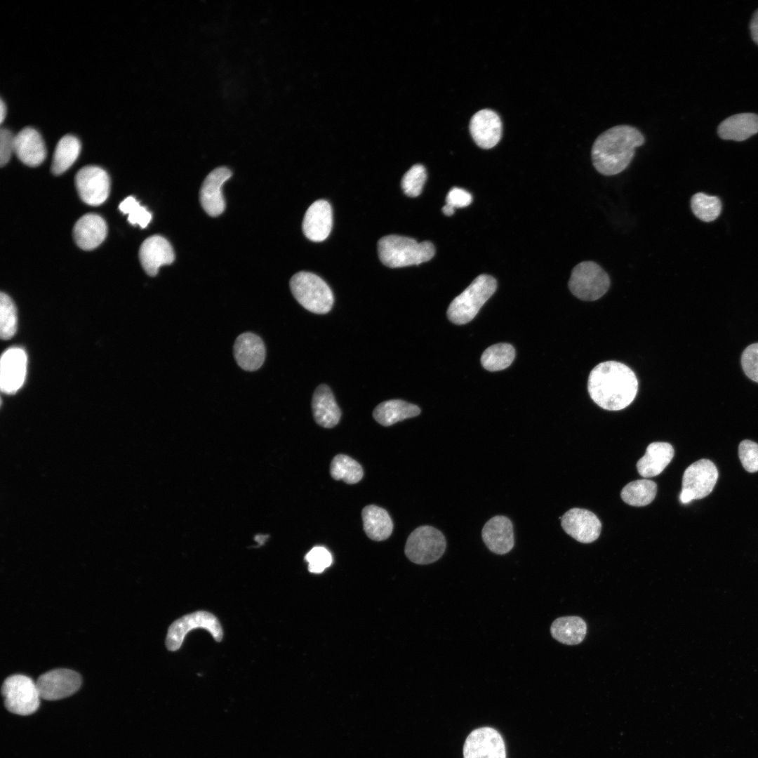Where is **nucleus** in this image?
<instances>
[{
	"label": "nucleus",
	"mask_w": 758,
	"mask_h": 758,
	"mask_svg": "<svg viewBox=\"0 0 758 758\" xmlns=\"http://www.w3.org/2000/svg\"><path fill=\"white\" fill-rule=\"evenodd\" d=\"M587 389L591 399L599 406L608 411H619L634 399L638 380L627 366L609 361L599 364L591 371Z\"/></svg>",
	"instance_id": "1"
},
{
	"label": "nucleus",
	"mask_w": 758,
	"mask_h": 758,
	"mask_svg": "<svg viewBox=\"0 0 758 758\" xmlns=\"http://www.w3.org/2000/svg\"><path fill=\"white\" fill-rule=\"evenodd\" d=\"M644 142L643 134L632 126L621 124L611 127L601 133L592 145L593 166L604 175L618 174L630 165L635 148Z\"/></svg>",
	"instance_id": "2"
},
{
	"label": "nucleus",
	"mask_w": 758,
	"mask_h": 758,
	"mask_svg": "<svg viewBox=\"0 0 758 758\" xmlns=\"http://www.w3.org/2000/svg\"><path fill=\"white\" fill-rule=\"evenodd\" d=\"M378 253L383 265L396 268L429 261L433 258L435 248L428 241L418 242L411 237L390 234L379 239Z\"/></svg>",
	"instance_id": "3"
},
{
	"label": "nucleus",
	"mask_w": 758,
	"mask_h": 758,
	"mask_svg": "<svg viewBox=\"0 0 758 758\" xmlns=\"http://www.w3.org/2000/svg\"><path fill=\"white\" fill-rule=\"evenodd\" d=\"M496 279L488 274H481L451 302L447 310L448 319L456 324H465L477 314L479 310L495 293Z\"/></svg>",
	"instance_id": "4"
},
{
	"label": "nucleus",
	"mask_w": 758,
	"mask_h": 758,
	"mask_svg": "<svg viewBox=\"0 0 758 758\" xmlns=\"http://www.w3.org/2000/svg\"><path fill=\"white\" fill-rule=\"evenodd\" d=\"M291 293L306 310L315 314L328 313L334 302L333 292L328 285L317 274L301 271L290 280Z\"/></svg>",
	"instance_id": "5"
},
{
	"label": "nucleus",
	"mask_w": 758,
	"mask_h": 758,
	"mask_svg": "<svg viewBox=\"0 0 758 758\" xmlns=\"http://www.w3.org/2000/svg\"><path fill=\"white\" fill-rule=\"evenodd\" d=\"M568 288L573 295L584 301H594L609 290L610 278L596 262L584 261L572 270Z\"/></svg>",
	"instance_id": "6"
},
{
	"label": "nucleus",
	"mask_w": 758,
	"mask_h": 758,
	"mask_svg": "<svg viewBox=\"0 0 758 758\" xmlns=\"http://www.w3.org/2000/svg\"><path fill=\"white\" fill-rule=\"evenodd\" d=\"M4 705L11 713L27 716L34 713L40 705V694L36 682L22 674L7 677L1 686Z\"/></svg>",
	"instance_id": "7"
},
{
	"label": "nucleus",
	"mask_w": 758,
	"mask_h": 758,
	"mask_svg": "<svg viewBox=\"0 0 758 758\" xmlns=\"http://www.w3.org/2000/svg\"><path fill=\"white\" fill-rule=\"evenodd\" d=\"M446 547L445 537L439 530L431 526H421L408 536L404 552L411 561L425 565L437 561L444 553Z\"/></svg>",
	"instance_id": "8"
},
{
	"label": "nucleus",
	"mask_w": 758,
	"mask_h": 758,
	"mask_svg": "<svg viewBox=\"0 0 758 758\" xmlns=\"http://www.w3.org/2000/svg\"><path fill=\"white\" fill-rule=\"evenodd\" d=\"M197 628L208 631L217 641L222 639V627L216 616L208 611H198L179 618L169 626L166 638V648L171 651L178 650L186 634Z\"/></svg>",
	"instance_id": "9"
},
{
	"label": "nucleus",
	"mask_w": 758,
	"mask_h": 758,
	"mask_svg": "<svg viewBox=\"0 0 758 758\" xmlns=\"http://www.w3.org/2000/svg\"><path fill=\"white\" fill-rule=\"evenodd\" d=\"M717 479L718 470L711 460L700 459L694 462L683 474L681 503L686 504L706 497L713 490Z\"/></svg>",
	"instance_id": "10"
},
{
	"label": "nucleus",
	"mask_w": 758,
	"mask_h": 758,
	"mask_svg": "<svg viewBox=\"0 0 758 758\" xmlns=\"http://www.w3.org/2000/svg\"><path fill=\"white\" fill-rule=\"evenodd\" d=\"M81 681V677L78 672L69 669H56L39 676L36 684L41 698L56 700L76 693Z\"/></svg>",
	"instance_id": "11"
},
{
	"label": "nucleus",
	"mask_w": 758,
	"mask_h": 758,
	"mask_svg": "<svg viewBox=\"0 0 758 758\" xmlns=\"http://www.w3.org/2000/svg\"><path fill=\"white\" fill-rule=\"evenodd\" d=\"M75 185L81 200L91 206H99L108 197L110 180L100 167L88 166L81 168L75 177Z\"/></svg>",
	"instance_id": "12"
},
{
	"label": "nucleus",
	"mask_w": 758,
	"mask_h": 758,
	"mask_svg": "<svg viewBox=\"0 0 758 758\" xmlns=\"http://www.w3.org/2000/svg\"><path fill=\"white\" fill-rule=\"evenodd\" d=\"M463 756L464 758H506L504 740L494 729H475L466 738Z\"/></svg>",
	"instance_id": "13"
},
{
	"label": "nucleus",
	"mask_w": 758,
	"mask_h": 758,
	"mask_svg": "<svg viewBox=\"0 0 758 758\" xmlns=\"http://www.w3.org/2000/svg\"><path fill=\"white\" fill-rule=\"evenodd\" d=\"M561 526L564 531L576 540L590 543L598 538L601 530V523L592 512L581 508H572L561 517Z\"/></svg>",
	"instance_id": "14"
},
{
	"label": "nucleus",
	"mask_w": 758,
	"mask_h": 758,
	"mask_svg": "<svg viewBox=\"0 0 758 758\" xmlns=\"http://www.w3.org/2000/svg\"><path fill=\"white\" fill-rule=\"evenodd\" d=\"M27 355L20 347L5 351L0 361V387L6 394H14L23 385L27 372Z\"/></svg>",
	"instance_id": "15"
},
{
	"label": "nucleus",
	"mask_w": 758,
	"mask_h": 758,
	"mask_svg": "<svg viewBox=\"0 0 758 758\" xmlns=\"http://www.w3.org/2000/svg\"><path fill=\"white\" fill-rule=\"evenodd\" d=\"M231 176V171L222 166L213 170L204 179L199 192V200L202 208L210 216L216 217L224 211L225 201L222 187Z\"/></svg>",
	"instance_id": "16"
},
{
	"label": "nucleus",
	"mask_w": 758,
	"mask_h": 758,
	"mask_svg": "<svg viewBox=\"0 0 758 758\" xmlns=\"http://www.w3.org/2000/svg\"><path fill=\"white\" fill-rule=\"evenodd\" d=\"M139 259L142 268L149 276H155L162 265H170L175 260V253L170 242L164 237L153 235L147 238L139 250Z\"/></svg>",
	"instance_id": "17"
},
{
	"label": "nucleus",
	"mask_w": 758,
	"mask_h": 758,
	"mask_svg": "<svg viewBox=\"0 0 758 758\" xmlns=\"http://www.w3.org/2000/svg\"><path fill=\"white\" fill-rule=\"evenodd\" d=\"M470 131L479 147L490 149L500 140L502 122L496 112L488 109H481L472 117Z\"/></svg>",
	"instance_id": "18"
},
{
	"label": "nucleus",
	"mask_w": 758,
	"mask_h": 758,
	"mask_svg": "<svg viewBox=\"0 0 758 758\" xmlns=\"http://www.w3.org/2000/svg\"><path fill=\"white\" fill-rule=\"evenodd\" d=\"M333 225V213L330 204L324 199L312 203L305 212L302 231L310 240L319 242L329 235Z\"/></svg>",
	"instance_id": "19"
},
{
	"label": "nucleus",
	"mask_w": 758,
	"mask_h": 758,
	"mask_svg": "<svg viewBox=\"0 0 758 758\" xmlns=\"http://www.w3.org/2000/svg\"><path fill=\"white\" fill-rule=\"evenodd\" d=\"M481 537L484 543L492 552L505 554L514 547V538L511 520L502 515L491 518L483 526Z\"/></svg>",
	"instance_id": "20"
},
{
	"label": "nucleus",
	"mask_w": 758,
	"mask_h": 758,
	"mask_svg": "<svg viewBox=\"0 0 758 758\" xmlns=\"http://www.w3.org/2000/svg\"><path fill=\"white\" fill-rule=\"evenodd\" d=\"M14 153L27 166L40 165L46 157L45 143L40 133L32 127L22 128L15 135Z\"/></svg>",
	"instance_id": "21"
},
{
	"label": "nucleus",
	"mask_w": 758,
	"mask_h": 758,
	"mask_svg": "<svg viewBox=\"0 0 758 758\" xmlns=\"http://www.w3.org/2000/svg\"><path fill=\"white\" fill-rule=\"evenodd\" d=\"M234 355L238 365L246 371L260 368L265 359V347L262 339L252 333L239 335L234 345Z\"/></svg>",
	"instance_id": "22"
},
{
	"label": "nucleus",
	"mask_w": 758,
	"mask_h": 758,
	"mask_svg": "<svg viewBox=\"0 0 758 758\" xmlns=\"http://www.w3.org/2000/svg\"><path fill=\"white\" fill-rule=\"evenodd\" d=\"M107 232V227L105 220L94 213L83 215L75 223L73 229L76 244L86 251L98 247L105 240Z\"/></svg>",
	"instance_id": "23"
},
{
	"label": "nucleus",
	"mask_w": 758,
	"mask_h": 758,
	"mask_svg": "<svg viewBox=\"0 0 758 758\" xmlns=\"http://www.w3.org/2000/svg\"><path fill=\"white\" fill-rule=\"evenodd\" d=\"M312 408L314 420L323 427L332 428L340 421L341 411L327 385L321 384L314 390Z\"/></svg>",
	"instance_id": "24"
},
{
	"label": "nucleus",
	"mask_w": 758,
	"mask_h": 758,
	"mask_svg": "<svg viewBox=\"0 0 758 758\" xmlns=\"http://www.w3.org/2000/svg\"><path fill=\"white\" fill-rule=\"evenodd\" d=\"M674 448L667 442L650 444L644 456L637 463L639 474L643 477H653L660 474L674 457Z\"/></svg>",
	"instance_id": "25"
},
{
	"label": "nucleus",
	"mask_w": 758,
	"mask_h": 758,
	"mask_svg": "<svg viewBox=\"0 0 758 758\" xmlns=\"http://www.w3.org/2000/svg\"><path fill=\"white\" fill-rule=\"evenodd\" d=\"M717 132L724 140H745L758 133V115L741 113L731 116L719 124Z\"/></svg>",
	"instance_id": "26"
},
{
	"label": "nucleus",
	"mask_w": 758,
	"mask_h": 758,
	"mask_svg": "<svg viewBox=\"0 0 758 758\" xmlns=\"http://www.w3.org/2000/svg\"><path fill=\"white\" fill-rule=\"evenodd\" d=\"M361 517L364 530L370 539L381 541L387 539L392 534L393 522L385 509L369 505L362 510Z\"/></svg>",
	"instance_id": "27"
},
{
	"label": "nucleus",
	"mask_w": 758,
	"mask_h": 758,
	"mask_svg": "<svg viewBox=\"0 0 758 758\" xmlns=\"http://www.w3.org/2000/svg\"><path fill=\"white\" fill-rule=\"evenodd\" d=\"M420 408L401 399H390L379 404L373 411L374 419L383 426L418 415Z\"/></svg>",
	"instance_id": "28"
},
{
	"label": "nucleus",
	"mask_w": 758,
	"mask_h": 758,
	"mask_svg": "<svg viewBox=\"0 0 758 758\" xmlns=\"http://www.w3.org/2000/svg\"><path fill=\"white\" fill-rule=\"evenodd\" d=\"M550 632L557 641L566 645H576L584 639L587 625L578 616L560 617L553 621Z\"/></svg>",
	"instance_id": "29"
},
{
	"label": "nucleus",
	"mask_w": 758,
	"mask_h": 758,
	"mask_svg": "<svg viewBox=\"0 0 758 758\" xmlns=\"http://www.w3.org/2000/svg\"><path fill=\"white\" fill-rule=\"evenodd\" d=\"M81 142L74 135H65L58 142L54 151L51 171L60 175L67 171L77 160L81 151Z\"/></svg>",
	"instance_id": "30"
},
{
	"label": "nucleus",
	"mask_w": 758,
	"mask_h": 758,
	"mask_svg": "<svg viewBox=\"0 0 758 758\" xmlns=\"http://www.w3.org/2000/svg\"><path fill=\"white\" fill-rule=\"evenodd\" d=\"M656 493V484L644 479L628 483L622 489L620 496L627 504L641 507L650 504L655 498Z\"/></svg>",
	"instance_id": "31"
},
{
	"label": "nucleus",
	"mask_w": 758,
	"mask_h": 758,
	"mask_svg": "<svg viewBox=\"0 0 758 758\" xmlns=\"http://www.w3.org/2000/svg\"><path fill=\"white\" fill-rule=\"evenodd\" d=\"M515 350L508 343H498L488 347L482 354L481 362L483 367L490 371H497L507 368L513 361Z\"/></svg>",
	"instance_id": "32"
},
{
	"label": "nucleus",
	"mask_w": 758,
	"mask_h": 758,
	"mask_svg": "<svg viewBox=\"0 0 758 758\" xmlns=\"http://www.w3.org/2000/svg\"><path fill=\"white\" fill-rule=\"evenodd\" d=\"M330 474L335 480H343L347 484H353L362 479L364 471L355 460L345 454H338L331 463Z\"/></svg>",
	"instance_id": "33"
},
{
	"label": "nucleus",
	"mask_w": 758,
	"mask_h": 758,
	"mask_svg": "<svg viewBox=\"0 0 758 758\" xmlns=\"http://www.w3.org/2000/svg\"><path fill=\"white\" fill-rule=\"evenodd\" d=\"M691 209L694 215L705 222L715 220L720 214L722 204L720 200L714 196L704 193L695 194L691 200Z\"/></svg>",
	"instance_id": "34"
},
{
	"label": "nucleus",
	"mask_w": 758,
	"mask_h": 758,
	"mask_svg": "<svg viewBox=\"0 0 758 758\" xmlns=\"http://www.w3.org/2000/svg\"><path fill=\"white\" fill-rule=\"evenodd\" d=\"M17 312L12 299L6 293L0 295V334L4 340L11 338L17 329Z\"/></svg>",
	"instance_id": "35"
},
{
	"label": "nucleus",
	"mask_w": 758,
	"mask_h": 758,
	"mask_svg": "<svg viewBox=\"0 0 758 758\" xmlns=\"http://www.w3.org/2000/svg\"><path fill=\"white\" fill-rule=\"evenodd\" d=\"M426 179L425 168L420 164L413 165L401 179V185L404 194L411 197L420 195Z\"/></svg>",
	"instance_id": "36"
},
{
	"label": "nucleus",
	"mask_w": 758,
	"mask_h": 758,
	"mask_svg": "<svg viewBox=\"0 0 758 758\" xmlns=\"http://www.w3.org/2000/svg\"><path fill=\"white\" fill-rule=\"evenodd\" d=\"M119 208L123 213L128 215V220L131 225L145 228L152 220V213L132 196L122 201Z\"/></svg>",
	"instance_id": "37"
},
{
	"label": "nucleus",
	"mask_w": 758,
	"mask_h": 758,
	"mask_svg": "<svg viewBox=\"0 0 758 758\" xmlns=\"http://www.w3.org/2000/svg\"><path fill=\"white\" fill-rule=\"evenodd\" d=\"M305 560L308 563L310 572L320 573L331 565L333 557L326 547L316 546L305 554Z\"/></svg>",
	"instance_id": "38"
},
{
	"label": "nucleus",
	"mask_w": 758,
	"mask_h": 758,
	"mask_svg": "<svg viewBox=\"0 0 758 758\" xmlns=\"http://www.w3.org/2000/svg\"><path fill=\"white\" fill-rule=\"evenodd\" d=\"M738 456L746 471H758V444L747 439L742 441L738 446Z\"/></svg>",
	"instance_id": "39"
},
{
	"label": "nucleus",
	"mask_w": 758,
	"mask_h": 758,
	"mask_svg": "<svg viewBox=\"0 0 758 758\" xmlns=\"http://www.w3.org/2000/svg\"><path fill=\"white\" fill-rule=\"evenodd\" d=\"M741 365L745 375L758 383V343L745 349L741 357Z\"/></svg>",
	"instance_id": "40"
},
{
	"label": "nucleus",
	"mask_w": 758,
	"mask_h": 758,
	"mask_svg": "<svg viewBox=\"0 0 758 758\" xmlns=\"http://www.w3.org/2000/svg\"><path fill=\"white\" fill-rule=\"evenodd\" d=\"M15 135L6 128H1L0 131V165L5 166L14 152Z\"/></svg>",
	"instance_id": "41"
},
{
	"label": "nucleus",
	"mask_w": 758,
	"mask_h": 758,
	"mask_svg": "<svg viewBox=\"0 0 758 758\" xmlns=\"http://www.w3.org/2000/svg\"><path fill=\"white\" fill-rule=\"evenodd\" d=\"M472 201V194L459 187L451 189L446 197V204L454 208L466 207L471 204Z\"/></svg>",
	"instance_id": "42"
},
{
	"label": "nucleus",
	"mask_w": 758,
	"mask_h": 758,
	"mask_svg": "<svg viewBox=\"0 0 758 758\" xmlns=\"http://www.w3.org/2000/svg\"><path fill=\"white\" fill-rule=\"evenodd\" d=\"M750 29L753 41L758 45V10H757L751 20Z\"/></svg>",
	"instance_id": "43"
},
{
	"label": "nucleus",
	"mask_w": 758,
	"mask_h": 758,
	"mask_svg": "<svg viewBox=\"0 0 758 758\" xmlns=\"http://www.w3.org/2000/svg\"><path fill=\"white\" fill-rule=\"evenodd\" d=\"M6 116V105L4 100L1 99L0 101V122L3 123Z\"/></svg>",
	"instance_id": "44"
},
{
	"label": "nucleus",
	"mask_w": 758,
	"mask_h": 758,
	"mask_svg": "<svg viewBox=\"0 0 758 758\" xmlns=\"http://www.w3.org/2000/svg\"><path fill=\"white\" fill-rule=\"evenodd\" d=\"M454 211H455L454 208H453L452 206H449V205H448L446 204L442 208L443 213L446 215H448V216H450V215H453V213H454Z\"/></svg>",
	"instance_id": "45"
}]
</instances>
